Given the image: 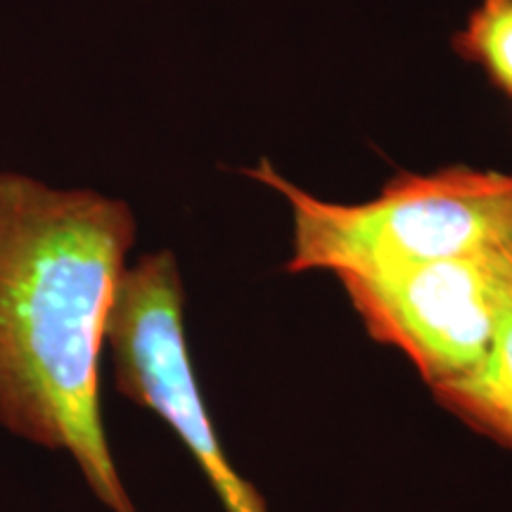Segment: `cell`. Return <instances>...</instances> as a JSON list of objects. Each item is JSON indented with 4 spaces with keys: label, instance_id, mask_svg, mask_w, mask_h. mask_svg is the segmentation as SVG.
Listing matches in <instances>:
<instances>
[{
    "label": "cell",
    "instance_id": "3957f363",
    "mask_svg": "<svg viewBox=\"0 0 512 512\" xmlns=\"http://www.w3.org/2000/svg\"><path fill=\"white\" fill-rule=\"evenodd\" d=\"M183 283L176 256L145 254L126 268L107 320L117 392L157 413L188 448L226 512H266L252 484L230 465L204 406L185 339Z\"/></svg>",
    "mask_w": 512,
    "mask_h": 512
},
{
    "label": "cell",
    "instance_id": "277c9868",
    "mask_svg": "<svg viewBox=\"0 0 512 512\" xmlns=\"http://www.w3.org/2000/svg\"><path fill=\"white\" fill-rule=\"evenodd\" d=\"M510 278L512 247L337 275L368 335L399 349L430 389L465 380L484 366Z\"/></svg>",
    "mask_w": 512,
    "mask_h": 512
},
{
    "label": "cell",
    "instance_id": "8992f818",
    "mask_svg": "<svg viewBox=\"0 0 512 512\" xmlns=\"http://www.w3.org/2000/svg\"><path fill=\"white\" fill-rule=\"evenodd\" d=\"M456 50L512 95V0H482L456 36Z\"/></svg>",
    "mask_w": 512,
    "mask_h": 512
},
{
    "label": "cell",
    "instance_id": "6da1fadb",
    "mask_svg": "<svg viewBox=\"0 0 512 512\" xmlns=\"http://www.w3.org/2000/svg\"><path fill=\"white\" fill-rule=\"evenodd\" d=\"M136 240L128 204L0 174V425L67 451L112 512H136L100 406L107 320Z\"/></svg>",
    "mask_w": 512,
    "mask_h": 512
},
{
    "label": "cell",
    "instance_id": "5b68a950",
    "mask_svg": "<svg viewBox=\"0 0 512 512\" xmlns=\"http://www.w3.org/2000/svg\"><path fill=\"white\" fill-rule=\"evenodd\" d=\"M432 396L470 430L512 451V278L484 366L465 380L432 387Z\"/></svg>",
    "mask_w": 512,
    "mask_h": 512
},
{
    "label": "cell",
    "instance_id": "7a4b0ae2",
    "mask_svg": "<svg viewBox=\"0 0 512 512\" xmlns=\"http://www.w3.org/2000/svg\"><path fill=\"white\" fill-rule=\"evenodd\" d=\"M249 176L290 204V273H380L512 247V174H399L363 204L318 200L268 162Z\"/></svg>",
    "mask_w": 512,
    "mask_h": 512
}]
</instances>
